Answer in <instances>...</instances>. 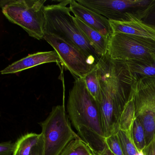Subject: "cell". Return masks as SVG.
Masks as SVG:
<instances>
[{"mask_svg":"<svg viewBox=\"0 0 155 155\" xmlns=\"http://www.w3.org/2000/svg\"><path fill=\"white\" fill-rule=\"evenodd\" d=\"M67 111L78 135L92 150L101 151L104 147L97 102L86 87L82 78H77L69 94Z\"/></svg>","mask_w":155,"mask_h":155,"instance_id":"obj_1","label":"cell"},{"mask_svg":"<svg viewBox=\"0 0 155 155\" xmlns=\"http://www.w3.org/2000/svg\"><path fill=\"white\" fill-rule=\"evenodd\" d=\"M70 0L58 4L45 6V33H51L81 50L92 62L97 64L100 57L77 25L75 17L71 14Z\"/></svg>","mask_w":155,"mask_h":155,"instance_id":"obj_2","label":"cell"},{"mask_svg":"<svg viewBox=\"0 0 155 155\" xmlns=\"http://www.w3.org/2000/svg\"><path fill=\"white\" fill-rule=\"evenodd\" d=\"M46 2V0H3L0 6L10 22L21 27L30 37L41 40L45 35Z\"/></svg>","mask_w":155,"mask_h":155,"instance_id":"obj_3","label":"cell"},{"mask_svg":"<svg viewBox=\"0 0 155 155\" xmlns=\"http://www.w3.org/2000/svg\"><path fill=\"white\" fill-rule=\"evenodd\" d=\"M39 124L44 155H60L70 142L81 138L71 128L64 105L53 107L48 117Z\"/></svg>","mask_w":155,"mask_h":155,"instance_id":"obj_4","label":"cell"},{"mask_svg":"<svg viewBox=\"0 0 155 155\" xmlns=\"http://www.w3.org/2000/svg\"><path fill=\"white\" fill-rule=\"evenodd\" d=\"M106 54L117 61L155 59V40L124 33L112 34L108 39Z\"/></svg>","mask_w":155,"mask_h":155,"instance_id":"obj_5","label":"cell"},{"mask_svg":"<svg viewBox=\"0 0 155 155\" xmlns=\"http://www.w3.org/2000/svg\"><path fill=\"white\" fill-rule=\"evenodd\" d=\"M155 0H77L85 8L107 19L128 21L141 20Z\"/></svg>","mask_w":155,"mask_h":155,"instance_id":"obj_6","label":"cell"},{"mask_svg":"<svg viewBox=\"0 0 155 155\" xmlns=\"http://www.w3.org/2000/svg\"><path fill=\"white\" fill-rule=\"evenodd\" d=\"M132 91L136 118L145 130L147 144L155 135V78L136 80Z\"/></svg>","mask_w":155,"mask_h":155,"instance_id":"obj_7","label":"cell"},{"mask_svg":"<svg viewBox=\"0 0 155 155\" xmlns=\"http://www.w3.org/2000/svg\"><path fill=\"white\" fill-rule=\"evenodd\" d=\"M43 39L58 54L61 65L76 78H83L97 64L92 62L81 50L58 36L45 33Z\"/></svg>","mask_w":155,"mask_h":155,"instance_id":"obj_8","label":"cell"},{"mask_svg":"<svg viewBox=\"0 0 155 155\" xmlns=\"http://www.w3.org/2000/svg\"><path fill=\"white\" fill-rule=\"evenodd\" d=\"M69 8L74 17L78 18L107 39L113 34L109 20L103 16L85 8L75 0H70Z\"/></svg>","mask_w":155,"mask_h":155,"instance_id":"obj_9","label":"cell"},{"mask_svg":"<svg viewBox=\"0 0 155 155\" xmlns=\"http://www.w3.org/2000/svg\"><path fill=\"white\" fill-rule=\"evenodd\" d=\"M61 64L60 58L55 50L41 51L30 54L18 61L13 62L1 71L2 75L16 74L45 63Z\"/></svg>","mask_w":155,"mask_h":155,"instance_id":"obj_10","label":"cell"},{"mask_svg":"<svg viewBox=\"0 0 155 155\" xmlns=\"http://www.w3.org/2000/svg\"><path fill=\"white\" fill-rule=\"evenodd\" d=\"M113 34L124 33L155 40V28L150 27L137 18L128 21L109 20Z\"/></svg>","mask_w":155,"mask_h":155,"instance_id":"obj_11","label":"cell"},{"mask_svg":"<svg viewBox=\"0 0 155 155\" xmlns=\"http://www.w3.org/2000/svg\"><path fill=\"white\" fill-rule=\"evenodd\" d=\"M75 17L77 25L86 38L90 42L97 54L101 57L107 53L108 39L98 32L85 24L78 18Z\"/></svg>","mask_w":155,"mask_h":155,"instance_id":"obj_12","label":"cell"},{"mask_svg":"<svg viewBox=\"0 0 155 155\" xmlns=\"http://www.w3.org/2000/svg\"><path fill=\"white\" fill-rule=\"evenodd\" d=\"M125 61L135 80L145 77L155 78V59Z\"/></svg>","mask_w":155,"mask_h":155,"instance_id":"obj_13","label":"cell"},{"mask_svg":"<svg viewBox=\"0 0 155 155\" xmlns=\"http://www.w3.org/2000/svg\"><path fill=\"white\" fill-rule=\"evenodd\" d=\"M133 94L131 90L130 96L122 110L120 119L118 130L132 133V127L136 120Z\"/></svg>","mask_w":155,"mask_h":155,"instance_id":"obj_14","label":"cell"},{"mask_svg":"<svg viewBox=\"0 0 155 155\" xmlns=\"http://www.w3.org/2000/svg\"><path fill=\"white\" fill-rule=\"evenodd\" d=\"M41 137V133H30L23 135L16 142V149L13 155H29Z\"/></svg>","mask_w":155,"mask_h":155,"instance_id":"obj_15","label":"cell"},{"mask_svg":"<svg viewBox=\"0 0 155 155\" xmlns=\"http://www.w3.org/2000/svg\"><path fill=\"white\" fill-rule=\"evenodd\" d=\"M83 79L89 92L98 103L100 99L101 90L97 64L94 68L83 78Z\"/></svg>","mask_w":155,"mask_h":155,"instance_id":"obj_16","label":"cell"},{"mask_svg":"<svg viewBox=\"0 0 155 155\" xmlns=\"http://www.w3.org/2000/svg\"><path fill=\"white\" fill-rule=\"evenodd\" d=\"M90 147L81 138L70 142L60 155H91Z\"/></svg>","mask_w":155,"mask_h":155,"instance_id":"obj_17","label":"cell"},{"mask_svg":"<svg viewBox=\"0 0 155 155\" xmlns=\"http://www.w3.org/2000/svg\"><path fill=\"white\" fill-rule=\"evenodd\" d=\"M124 155H136L139 150L134 143L132 133L118 130L117 132Z\"/></svg>","mask_w":155,"mask_h":155,"instance_id":"obj_18","label":"cell"},{"mask_svg":"<svg viewBox=\"0 0 155 155\" xmlns=\"http://www.w3.org/2000/svg\"><path fill=\"white\" fill-rule=\"evenodd\" d=\"M132 136L137 148L139 150H143L147 145L146 133L142 124L137 118L133 124Z\"/></svg>","mask_w":155,"mask_h":155,"instance_id":"obj_19","label":"cell"},{"mask_svg":"<svg viewBox=\"0 0 155 155\" xmlns=\"http://www.w3.org/2000/svg\"><path fill=\"white\" fill-rule=\"evenodd\" d=\"M104 144L103 149L111 155H124L117 133L105 138Z\"/></svg>","mask_w":155,"mask_h":155,"instance_id":"obj_20","label":"cell"},{"mask_svg":"<svg viewBox=\"0 0 155 155\" xmlns=\"http://www.w3.org/2000/svg\"><path fill=\"white\" fill-rule=\"evenodd\" d=\"M140 20L147 25L155 28V0Z\"/></svg>","mask_w":155,"mask_h":155,"instance_id":"obj_21","label":"cell"},{"mask_svg":"<svg viewBox=\"0 0 155 155\" xmlns=\"http://www.w3.org/2000/svg\"><path fill=\"white\" fill-rule=\"evenodd\" d=\"M16 143L11 141L0 143V155H13L16 149Z\"/></svg>","mask_w":155,"mask_h":155,"instance_id":"obj_22","label":"cell"},{"mask_svg":"<svg viewBox=\"0 0 155 155\" xmlns=\"http://www.w3.org/2000/svg\"><path fill=\"white\" fill-rule=\"evenodd\" d=\"M143 151L146 155H155V135L147 144Z\"/></svg>","mask_w":155,"mask_h":155,"instance_id":"obj_23","label":"cell"},{"mask_svg":"<svg viewBox=\"0 0 155 155\" xmlns=\"http://www.w3.org/2000/svg\"><path fill=\"white\" fill-rule=\"evenodd\" d=\"M29 155H44L42 138L31 150Z\"/></svg>","mask_w":155,"mask_h":155,"instance_id":"obj_24","label":"cell"},{"mask_svg":"<svg viewBox=\"0 0 155 155\" xmlns=\"http://www.w3.org/2000/svg\"><path fill=\"white\" fill-rule=\"evenodd\" d=\"M91 150L92 155H112L105 149H103L101 151H96L92 150Z\"/></svg>","mask_w":155,"mask_h":155,"instance_id":"obj_25","label":"cell"},{"mask_svg":"<svg viewBox=\"0 0 155 155\" xmlns=\"http://www.w3.org/2000/svg\"><path fill=\"white\" fill-rule=\"evenodd\" d=\"M136 155H146L145 154V152L143 151V150H140V151H139Z\"/></svg>","mask_w":155,"mask_h":155,"instance_id":"obj_26","label":"cell"},{"mask_svg":"<svg viewBox=\"0 0 155 155\" xmlns=\"http://www.w3.org/2000/svg\"></svg>","mask_w":155,"mask_h":155,"instance_id":"obj_27","label":"cell"}]
</instances>
